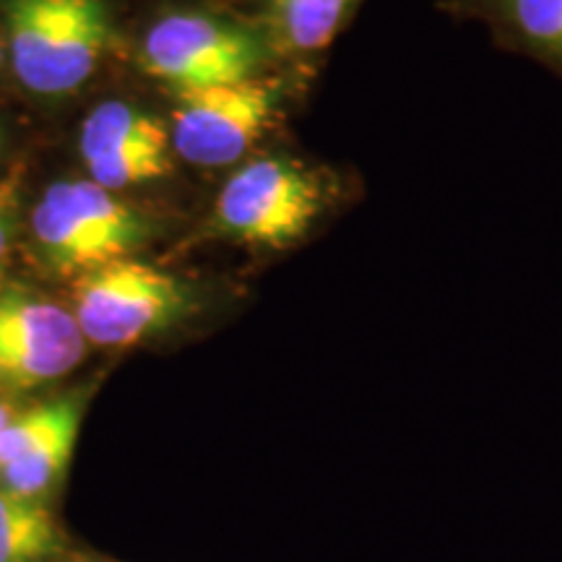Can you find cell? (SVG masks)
<instances>
[{
  "label": "cell",
  "instance_id": "1",
  "mask_svg": "<svg viewBox=\"0 0 562 562\" xmlns=\"http://www.w3.org/2000/svg\"><path fill=\"white\" fill-rule=\"evenodd\" d=\"M360 195L355 172L292 151H258L216 191L209 232L258 256H284L311 243Z\"/></svg>",
  "mask_w": 562,
  "mask_h": 562
},
{
  "label": "cell",
  "instance_id": "2",
  "mask_svg": "<svg viewBox=\"0 0 562 562\" xmlns=\"http://www.w3.org/2000/svg\"><path fill=\"white\" fill-rule=\"evenodd\" d=\"M138 63L175 94L284 70L245 0L167 5L140 34Z\"/></svg>",
  "mask_w": 562,
  "mask_h": 562
},
{
  "label": "cell",
  "instance_id": "3",
  "mask_svg": "<svg viewBox=\"0 0 562 562\" xmlns=\"http://www.w3.org/2000/svg\"><path fill=\"white\" fill-rule=\"evenodd\" d=\"M117 16V0H0L5 58L34 94H70L112 53Z\"/></svg>",
  "mask_w": 562,
  "mask_h": 562
},
{
  "label": "cell",
  "instance_id": "4",
  "mask_svg": "<svg viewBox=\"0 0 562 562\" xmlns=\"http://www.w3.org/2000/svg\"><path fill=\"white\" fill-rule=\"evenodd\" d=\"M294 97L297 79L292 70L175 94L170 123L175 157L201 170H235L281 128Z\"/></svg>",
  "mask_w": 562,
  "mask_h": 562
},
{
  "label": "cell",
  "instance_id": "5",
  "mask_svg": "<svg viewBox=\"0 0 562 562\" xmlns=\"http://www.w3.org/2000/svg\"><path fill=\"white\" fill-rule=\"evenodd\" d=\"M209 297L188 279L125 258L76 279L74 315L97 347H133L195 318Z\"/></svg>",
  "mask_w": 562,
  "mask_h": 562
},
{
  "label": "cell",
  "instance_id": "6",
  "mask_svg": "<svg viewBox=\"0 0 562 562\" xmlns=\"http://www.w3.org/2000/svg\"><path fill=\"white\" fill-rule=\"evenodd\" d=\"M32 237L55 273L81 279L133 258L151 237V222L97 182L68 180L47 188L34 206Z\"/></svg>",
  "mask_w": 562,
  "mask_h": 562
},
{
  "label": "cell",
  "instance_id": "7",
  "mask_svg": "<svg viewBox=\"0 0 562 562\" xmlns=\"http://www.w3.org/2000/svg\"><path fill=\"white\" fill-rule=\"evenodd\" d=\"M74 311L26 292H0V391H32L66 378L87 355Z\"/></svg>",
  "mask_w": 562,
  "mask_h": 562
},
{
  "label": "cell",
  "instance_id": "8",
  "mask_svg": "<svg viewBox=\"0 0 562 562\" xmlns=\"http://www.w3.org/2000/svg\"><path fill=\"white\" fill-rule=\"evenodd\" d=\"M89 180L110 193L170 178V125L128 102H104L89 112L79 138Z\"/></svg>",
  "mask_w": 562,
  "mask_h": 562
},
{
  "label": "cell",
  "instance_id": "9",
  "mask_svg": "<svg viewBox=\"0 0 562 562\" xmlns=\"http://www.w3.org/2000/svg\"><path fill=\"white\" fill-rule=\"evenodd\" d=\"M81 398L63 396L21 412L0 435V487L40 501L66 474L81 425Z\"/></svg>",
  "mask_w": 562,
  "mask_h": 562
},
{
  "label": "cell",
  "instance_id": "10",
  "mask_svg": "<svg viewBox=\"0 0 562 562\" xmlns=\"http://www.w3.org/2000/svg\"><path fill=\"white\" fill-rule=\"evenodd\" d=\"M435 9L456 24L484 26L497 50L562 79V0H438Z\"/></svg>",
  "mask_w": 562,
  "mask_h": 562
},
{
  "label": "cell",
  "instance_id": "11",
  "mask_svg": "<svg viewBox=\"0 0 562 562\" xmlns=\"http://www.w3.org/2000/svg\"><path fill=\"white\" fill-rule=\"evenodd\" d=\"M261 21L279 66L311 74L349 30L364 0H245Z\"/></svg>",
  "mask_w": 562,
  "mask_h": 562
},
{
  "label": "cell",
  "instance_id": "12",
  "mask_svg": "<svg viewBox=\"0 0 562 562\" xmlns=\"http://www.w3.org/2000/svg\"><path fill=\"white\" fill-rule=\"evenodd\" d=\"M58 544L50 510L0 487V562H42Z\"/></svg>",
  "mask_w": 562,
  "mask_h": 562
},
{
  "label": "cell",
  "instance_id": "13",
  "mask_svg": "<svg viewBox=\"0 0 562 562\" xmlns=\"http://www.w3.org/2000/svg\"><path fill=\"white\" fill-rule=\"evenodd\" d=\"M11 419H13L11 409H9V406H5L3 402H0V435H3L5 427H9V422H11Z\"/></svg>",
  "mask_w": 562,
  "mask_h": 562
},
{
  "label": "cell",
  "instance_id": "14",
  "mask_svg": "<svg viewBox=\"0 0 562 562\" xmlns=\"http://www.w3.org/2000/svg\"><path fill=\"white\" fill-rule=\"evenodd\" d=\"M5 60V45H3V40H0V63Z\"/></svg>",
  "mask_w": 562,
  "mask_h": 562
},
{
  "label": "cell",
  "instance_id": "15",
  "mask_svg": "<svg viewBox=\"0 0 562 562\" xmlns=\"http://www.w3.org/2000/svg\"><path fill=\"white\" fill-rule=\"evenodd\" d=\"M0 151H3V128H0Z\"/></svg>",
  "mask_w": 562,
  "mask_h": 562
},
{
  "label": "cell",
  "instance_id": "16",
  "mask_svg": "<svg viewBox=\"0 0 562 562\" xmlns=\"http://www.w3.org/2000/svg\"><path fill=\"white\" fill-rule=\"evenodd\" d=\"M0 277H3V273H0Z\"/></svg>",
  "mask_w": 562,
  "mask_h": 562
}]
</instances>
